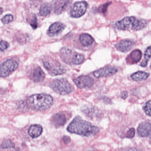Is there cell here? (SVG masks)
<instances>
[{
	"label": "cell",
	"instance_id": "obj_22",
	"mask_svg": "<svg viewBox=\"0 0 151 151\" xmlns=\"http://www.w3.org/2000/svg\"><path fill=\"white\" fill-rule=\"evenodd\" d=\"M151 59V46L146 49L144 55V60L141 64V66L142 67H146L148 64V62Z\"/></svg>",
	"mask_w": 151,
	"mask_h": 151
},
{
	"label": "cell",
	"instance_id": "obj_1",
	"mask_svg": "<svg viewBox=\"0 0 151 151\" xmlns=\"http://www.w3.org/2000/svg\"><path fill=\"white\" fill-rule=\"evenodd\" d=\"M67 130L73 134L88 137L97 134L99 129L89 122L81 119L80 117H76L69 125Z\"/></svg>",
	"mask_w": 151,
	"mask_h": 151
},
{
	"label": "cell",
	"instance_id": "obj_10",
	"mask_svg": "<svg viewBox=\"0 0 151 151\" xmlns=\"http://www.w3.org/2000/svg\"><path fill=\"white\" fill-rule=\"evenodd\" d=\"M134 45V41L133 40H123L116 43L115 48L119 51L127 52L132 49Z\"/></svg>",
	"mask_w": 151,
	"mask_h": 151
},
{
	"label": "cell",
	"instance_id": "obj_28",
	"mask_svg": "<svg viewBox=\"0 0 151 151\" xmlns=\"http://www.w3.org/2000/svg\"><path fill=\"white\" fill-rule=\"evenodd\" d=\"M135 134V129L133 128L130 129L127 132V134L126 135V137L128 138H133L134 137Z\"/></svg>",
	"mask_w": 151,
	"mask_h": 151
},
{
	"label": "cell",
	"instance_id": "obj_25",
	"mask_svg": "<svg viewBox=\"0 0 151 151\" xmlns=\"http://www.w3.org/2000/svg\"><path fill=\"white\" fill-rule=\"evenodd\" d=\"M143 109L145 113L151 117V101L147 102L143 107Z\"/></svg>",
	"mask_w": 151,
	"mask_h": 151
},
{
	"label": "cell",
	"instance_id": "obj_31",
	"mask_svg": "<svg viewBox=\"0 0 151 151\" xmlns=\"http://www.w3.org/2000/svg\"><path fill=\"white\" fill-rule=\"evenodd\" d=\"M31 25L33 28H36L37 27V20H36V18H35L33 20L31 21Z\"/></svg>",
	"mask_w": 151,
	"mask_h": 151
},
{
	"label": "cell",
	"instance_id": "obj_4",
	"mask_svg": "<svg viewBox=\"0 0 151 151\" xmlns=\"http://www.w3.org/2000/svg\"><path fill=\"white\" fill-rule=\"evenodd\" d=\"M50 87L55 92L61 95H66L72 92L71 85L65 79L54 80L50 85Z\"/></svg>",
	"mask_w": 151,
	"mask_h": 151
},
{
	"label": "cell",
	"instance_id": "obj_5",
	"mask_svg": "<svg viewBox=\"0 0 151 151\" xmlns=\"http://www.w3.org/2000/svg\"><path fill=\"white\" fill-rule=\"evenodd\" d=\"M19 64L17 61L8 59L0 64V78H6L16 71Z\"/></svg>",
	"mask_w": 151,
	"mask_h": 151
},
{
	"label": "cell",
	"instance_id": "obj_18",
	"mask_svg": "<svg viewBox=\"0 0 151 151\" xmlns=\"http://www.w3.org/2000/svg\"><path fill=\"white\" fill-rule=\"evenodd\" d=\"M79 40L83 46L88 47L92 44L94 40L88 34L83 33L80 35Z\"/></svg>",
	"mask_w": 151,
	"mask_h": 151
},
{
	"label": "cell",
	"instance_id": "obj_32",
	"mask_svg": "<svg viewBox=\"0 0 151 151\" xmlns=\"http://www.w3.org/2000/svg\"><path fill=\"white\" fill-rule=\"evenodd\" d=\"M2 12H3L2 9L1 8V7H0V15H1V14L2 13Z\"/></svg>",
	"mask_w": 151,
	"mask_h": 151
},
{
	"label": "cell",
	"instance_id": "obj_11",
	"mask_svg": "<svg viewBox=\"0 0 151 151\" xmlns=\"http://www.w3.org/2000/svg\"><path fill=\"white\" fill-rule=\"evenodd\" d=\"M30 77L31 79L35 82H41L45 79V74L42 68L37 66L32 70Z\"/></svg>",
	"mask_w": 151,
	"mask_h": 151
},
{
	"label": "cell",
	"instance_id": "obj_30",
	"mask_svg": "<svg viewBox=\"0 0 151 151\" xmlns=\"http://www.w3.org/2000/svg\"><path fill=\"white\" fill-rule=\"evenodd\" d=\"M121 97L122 99H126L128 97V92L127 91H123L121 94Z\"/></svg>",
	"mask_w": 151,
	"mask_h": 151
},
{
	"label": "cell",
	"instance_id": "obj_24",
	"mask_svg": "<svg viewBox=\"0 0 151 151\" xmlns=\"http://www.w3.org/2000/svg\"><path fill=\"white\" fill-rule=\"evenodd\" d=\"M1 148L3 150L13 149L15 147L14 144L9 140H4L1 145Z\"/></svg>",
	"mask_w": 151,
	"mask_h": 151
},
{
	"label": "cell",
	"instance_id": "obj_27",
	"mask_svg": "<svg viewBox=\"0 0 151 151\" xmlns=\"http://www.w3.org/2000/svg\"><path fill=\"white\" fill-rule=\"evenodd\" d=\"M9 43L5 41H0V52H3L9 48Z\"/></svg>",
	"mask_w": 151,
	"mask_h": 151
},
{
	"label": "cell",
	"instance_id": "obj_33",
	"mask_svg": "<svg viewBox=\"0 0 151 151\" xmlns=\"http://www.w3.org/2000/svg\"><path fill=\"white\" fill-rule=\"evenodd\" d=\"M150 139L151 140V133L150 135Z\"/></svg>",
	"mask_w": 151,
	"mask_h": 151
},
{
	"label": "cell",
	"instance_id": "obj_16",
	"mask_svg": "<svg viewBox=\"0 0 151 151\" xmlns=\"http://www.w3.org/2000/svg\"><path fill=\"white\" fill-rule=\"evenodd\" d=\"M74 53L72 51L67 48H64L60 51L61 58L65 62L68 64H71L72 59Z\"/></svg>",
	"mask_w": 151,
	"mask_h": 151
},
{
	"label": "cell",
	"instance_id": "obj_9",
	"mask_svg": "<svg viewBox=\"0 0 151 151\" xmlns=\"http://www.w3.org/2000/svg\"><path fill=\"white\" fill-rule=\"evenodd\" d=\"M117 72L118 70L115 67L107 66L95 71L93 73V75L97 78L108 77L115 74Z\"/></svg>",
	"mask_w": 151,
	"mask_h": 151
},
{
	"label": "cell",
	"instance_id": "obj_8",
	"mask_svg": "<svg viewBox=\"0 0 151 151\" xmlns=\"http://www.w3.org/2000/svg\"><path fill=\"white\" fill-rule=\"evenodd\" d=\"M76 86L79 88L91 87L94 85V79L88 75H81L73 80Z\"/></svg>",
	"mask_w": 151,
	"mask_h": 151
},
{
	"label": "cell",
	"instance_id": "obj_6",
	"mask_svg": "<svg viewBox=\"0 0 151 151\" xmlns=\"http://www.w3.org/2000/svg\"><path fill=\"white\" fill-rule=\"evenodd\" d=\"M43 66L49 73L52 76H57L65 73L66 69L59 63L49 61H44Z\"/></svg>",
	"mask_w": 151,
	"mask_h": 151
},
{
	"label": "cell",
	"instance_id": "obj_23",
	"mask_svg": "<svg viewBox=\"0 0 151 151\" xmlns=\"http://www.w3.org/2000/svg\"><path fill=\"white\" fill-rule=\"evenodd\" d=\"M84 60V57L82 54L74 53L72 59L71 64L78 65L82 63Z\"/></svg>",
	"mask_w": 151,
	"mask_h": 151
},
{
	"label": "cell",
	"instance_id": "obj_21",
	"mask_svg": "<svg viewBox=\"0 0 151 151\" xmlns=\"http://www.w3.org/2000/svg\"><path fill=\"white\" fill-rule=\"evenodd\" d=\"M142 56V51L139 50H135L129 55L131 61L135 63L139 62L141 60Z\"/></svg>",
	"mask_w": 151,
	"mask_h": 151
},
{
	"label": "cell",
	"instance_id": "obj_13",
	"mask_svg": "<svg viewBox=\"0 0 151 151\" xmlns=\"http://www.w3.org/2000/svg\"><path fill=\"white\" fill-rule=\"evenodd\" d=\"M151 133V123L148 121L142 122L137 128V133L141 137L150 136Z\"/></svg>",
	"mask_w": 151,
	"mask_h": 151
},
{
	"label": "cell",
	"instance_id": "obj_19",
	"mask_svg": "<svg viewBox=\"0 0 151 151\" xmlns=\"http://www.w3.org/2000/svg\"><path fill=\"white\" fill-rule=\"evenodd\" d=\"M149 76V74L144 72L139 71L131 75V78L135 81H141L147 79Z\"/></svg>",
	"mask_w": 151,
	"mask_h": 151
},
{
	"label": "cell",
	"instance_id": "obj_12",
	"mask_svg": "<svg viewBox=\"0 0 151 151\" xmlns=\"http://www.w3.org/2000/svg\"><path fill=\"white\" fill-rule=\"evenodd\" d=\"M65 27V25L61 22H55L51 25L47 31L50 36H55L62 33Z\"/></svg>",
	"mask_w": 151,
	"mask_h": 151
},
{
	"label": "cell",
	"instance_id": "obj_26",
	"mask_svg": "<svg viewBox=\"0 0 151 151\" xmlns=\"http://www.w3.org/2000/svg\"><path fill=\"white\" fill-rule=\"evenodd\" d=\"M13 17L11 14H8L5 15L1 19V20L4 24H8L11 22L13 20Z\"/></svg>",
	"mask_w": 151,
	"mask_h": 151
},
{
	"label": "cell",
	"instance_id": "obj_15",
	"mask_svg": "<svg viewBox=\"0 0 151 151\" xmlns=\"http://www.w3.org/2000/svg\"><path fill=\"white\" fill-rule=\"evenodd\" d=\"M43 131L42 126L40 125H32L29 127L28 130L29 135L32 138H36L39 137L42 134Z\"/></svg>",
	"mask_w": 151,
	"mask_h": 151
},
{
	"label": "cell",
	"instance_id": "obj_7",
	"mask_svg": "<svg viewBox=\"0 0 151 151\" xmlns=\"http://www.w3.org/2000/svg\"><path fill=\"white\" fill-rule=\"evenodd\" d=\"M88 7V4L85 1L77 2L73 5L70 9V16L73 18H79L83 16Z\"/></svg>",
	"mask_w": 151,
	"mask_h": 151
},
{
	"label": "cell",
	"instance_id": "obj_14",
	"mask_svg": "<svg viewBox=\"0 0 151 151\" xmlns=\"http://www.w3.org/2000/svg\"><path fill=\"white\" fill-rule=\"evenodd\" d=\"M70 0H53V6L54 12L60 14L63 12L67 7Z\"/></svg>",
	"mask_w": 151,
	"mask_h": 151
},
{
	"label": "cell",
	"instance_id": "obj_34",
	"mask_svg": "<svg viewBox=\"0 0 151 151\" xmlns=\"http://www.w3.org/2000/svg\"><path fill=\"white\" fill-rule=\"evenodd\" d=\"M150 68H151V66H150Z\"/></svg>",
	"mask_w": 151,
	"mask_h": 151
},
{
	"label": "cell",
	"instance_id": "obj_2",
	"mask_svg": "<svg viewBox=\"0 0 151 151\" xmlns=\"http://www.w3.org/2000/svg\"><path fill=\"white\" fill-rule=\"evenodd\" d=\"M27 103L32 110L42 111L47 110L52 105L53 98L47 94H35L27 98Z\"/></svg>",
	"mask_w": 151,
	"mask_h": 151
},
{
	"label": "cell",
	"instance_id": "obj_20",
	"mask_svg": "<svg viewBox=\"0 0 151 151\" xmlns=\"http://www.w3.org/2000/svg\"><path fill=\"white\" fill-rule=\"evenodd\" d=\"M51 6L50 4L44 3L41 6L40 9V14L42 17H46L50 14Z\"/></svg>",
	"mask_w": 151,
	"mask_h": 151
},
{
	"label": "cell",
	"instance_id": "obj_3",
	"mask_svg": "<svg viewBox=\"0 0 151 151\" xmlns=\"http://www.w3.org/2000/svg\"><path fill=\"white\" fill-rule=\"evenodd\" d=\"M147 25L148 22L145 20L128 17L116 22L114 27L118 30L137 31L145 28Z\"/></svg>",
	"mask_w": 151,
	"mask_h": 151
},
{
	"label": "cell",
	"instance_id": "obj_29",
	"mask_svg": "<svg viewBox=\"0 0 151 151\" xmlns=\"http://www.w3.org/2000/svg\"><path fill=\"white\" fill-rule=\"evenodd\" d=\"M63 140L65 144H68V143L71 142V139L68 136H64L63 138Z\"/></svg>",
	"mask_w": 151,
	"mask_h": 151
},
{
	"label": "cell",
	"instance_id": "obj_17",
	"mask_svg": "<svg viewBox=\"0 0 151 151\" xmlns=\"http://www.w3.org/2000/svg\"><path fill=\"white\" fill-rule=\"evenodd\" d=\"M52 121L55 126H62L65 124L66 118L63 113H57L52 117Z\"/></svg>",
	"mask_w": 151,
	"mask_h": 151
}]
</instances>
